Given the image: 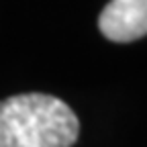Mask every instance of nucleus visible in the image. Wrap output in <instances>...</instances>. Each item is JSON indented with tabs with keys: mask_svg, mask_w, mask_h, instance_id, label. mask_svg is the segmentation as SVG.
Wrapping results in <instances>:
<instances>
[{
	"mask_svg": "<svg viewBox=\"0 0 147 147\" xmlns=\"http://www.w3.org/2000/svg\"><path fill=\"white\" fill-rule=\"evenodd\" d=\"M78 135L76 113L57 96L29 92L0 100V147H71Z\"/></svg>",
	"mask_w": 147,
	"mask_h": 147,
	"instance_id": "nucleus-1",
	"label": "nucleus"
},
{
	"mask_svg": "<svg viewBox=\"0 0 147 147\" xmlns=\"http://www.w3.org/2000/svg\"><path fill=\"white\" fill-rule=\"evenodd\" d=\"M102 37L113 43H131L147 35V0H110L98 14Z\"/></svg>",
	"mask_w": 147,
	"mask_h": 147,
	"instance_id": "nucleus-2",
	"label": "nucleus"
}]
</instances>
